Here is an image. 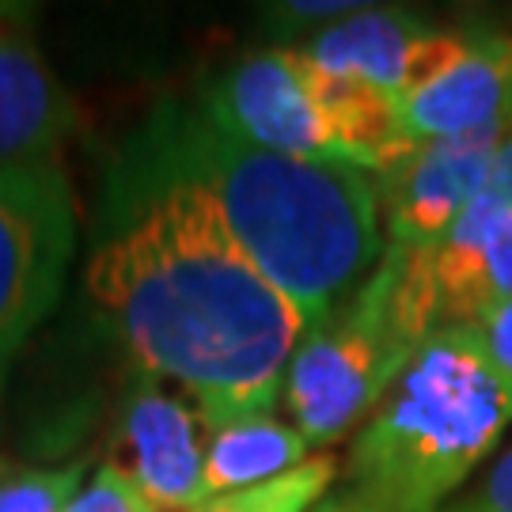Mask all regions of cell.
Segmentation results:
<instances>
[{"mask_svg":"<svg viewBox=\"0 0 512 512\" xmlns=\"http://www.w3.org/2000/svg\"><path fill=\"white\" fill-rule=\"evenodd\" d=\"M84 281L137 368L183 387L209 433L274 410L311 330L179 167L95 247Z\"/></svg>","mask_w":512,"mask_h":512,"instance_id":"6da1fadb","label":"cell"},{"mask_svg":"<svg viewBox=\"0 0 512 512\" xmlns=\"http://www.w3.org/2000/svg\"><path fill=\"white\" fill-rule=\"evenodd\" d=\"M179 167L217 202L239 251L319 327L384 258L380 186L353 164L247 145L209 114L175 133Z\"/></svg>","mask_w":512,"mask_h":512,"instance_id":"7a4b0ae2","label":"cell"},{"mask_svg":"<svg viewBox=\"0 0 512 512\" xmlns=\"http://www.w3.org/2000/svg\"><path fill=\"white\" fill-rule=\"evenodd\" d=\"M512 425V384L471 327L425 338L349 448V490L376 512H437Z\"/></svg>","mask_w":512,"mask_h":512,"instance_id":"3957f363","label":"cell"},{"mask_svg":"<svg viewBox=\"0 0 512 512\" xmlns=\"http://www.w3.org/2000/svg\"><path fill=\"white\" fill-rule=\"evenodd\" d=\"M433 311L406 247L387 243L376 274L296 349L285 376V406L308 444L327 448L368 418L425 338Z\"/></svg>","mask_w":512,"mask_h":512,"instance_id":"277c9868","label":"cell"},{"mask_svg":"<svg viewBox=\"0 0 512 512\" xmlns=\"http://www.w3.org/2000/svg\"><path fill=\"white\" fill-rule=\"evenodd\" d=\"M76 247V202L50 164L0 167V372L50 315Z\"/></svg>","mask_w":512,"mask_h":512,"instance_id":"5b68a950","label":"cell"},{"mask_svg":"<svg viewBox=\"0 0 512 512\" xmlns=\"http://www.w3.org/2000/svg\"><path fill=\"white\" fill-rule=\"evenodd\" d=\"M399 114L414 141H448L512 126V35L433 31Z\"/></svg>","mask_w":512,"mask_h":512,"instance_id":"8992f818","label":"cell"},{"mask_svg":"<svg viewBox=\"0 0 512 512\" xmlns=\"http://www.w3.org/2000/svg\"><path fill=\"white\" fill-rule=\"evenodd\" d=\"M205 114L247 145L342 164L311 84V65L300 50L270 46L239 57L209 92Z\"/></svg>","mask_w":512,"mask_h":512,"instance_id":"52a82bcc","label":"cell"},{"mask_svg":"<svg viewBox=\"0 0 512 512\" xmlns=\"http://www.w3.org/2000/svg\"><path fill=\"white\" fill-rule=\"evenodd\" d=\"M486 129L471 137L418 141L414 152L399 160L380 186V213L391 247H429L456 224L490 186L497 145L509 133Z\"/></svg>","mask_w":512,"mask_h":512,"instance_id":"ba28073f","label":"cell"},{"mask_svg":"<svg viewBox=\"0 0 512 512\" xmlns=\"http://www.w3.org/2000/svg\"><path fill=\"white\" fill-rule=\"evenodd\" d=\"M205 444L209 429L198 410L167 395L156 376L141 372L118 414L110 467L141 490L152 512H186L202 497Z\"/></svg>","mask_w":512,"mask_h":512,"instance_id":"9c48e42d","label":"cell"},{"mask_svg":"<svg viewBox=\"0 0 512 512\" xmlns=\"http://www.w3.org/2000/svg\"><path fill=\"white\" fill-rule=\"evenodd\" d=\"M437 330L475 327L512 300V213L482 194L429 247H410Z\"/></svg>","mask_w":512,"mask_h":512,"instance_id":"30bf717a","label":"cell"},{"mask_svg":"<svg viewBox=\"0 0 512 512\" xmlns=\"http://www.w3.org/2000/svg\"><path fill=\"white\" fill-rule=\"evenodd\" d=\"M76 110L23 27H0V167L50 164Z\"/></svg>","mask_w":512,"mask_h":512,"instance_id":"8fae6325","label":"cell"},{"mask_svg":"<svg viewBox=\"0 0 512 512\" xmlns=\"http://www.w3.org/2000/svg\"><path fill=\"white\" fill-rule=\"evenodd\" d=\"M433 31L437 27H429L425 19L410 16V12L368 8L365 4L353 16L338 19V23L323 27L319 35H311L300 46V54L323 73L361 80V84H372V88L399 99L410 84L421 46L429 42Z\"/></svg>","mask_w":512,"mask_h":512,"instance_id":"7c38bea8","label":"cell"},{"mask_svg":"<svg viewBox=\"0 0 512 512\" xmlns=\"http://www.w3.org/2000/svg\"><path fill=\"white\" fill-rule=\"evenodd\" d=\"M308 448L311 444L300 437V429L277 421L274 414L224 425L217 433H209V444H205L198 505L213 501V497L262 486L270 478H281L285 471H293L308 459Z\"/></svg>","mask_w":512,"mask_h":512,"instance_id":"4fadbf2b","label":"cell"},{"mask_svg":"<svg viewBox=\"0 0 512 512\" xmlns=\"http://www.w3.org/2000/svg\"><path fill=\"white\" fill-rule=\"evenodd\" d=\"M334 478H338V459L323 452V456H308L281 478H270V482L239 490V494L213 497L186 512H311L327 497Z\"/></svg>","mask_w":512,"mask_h":512,"instance_id":"5bb4252c","label":"cell"},{"mask_svg":"<svg viewBox=\"0 0 512 512\" xmlns=\"http://www.w3.org/2000/svg\"><path fill=\"white\" fill-rule=\"evenodd\" d=\"M84 463L57 471L0 467V512H65L80 494Z\"/></svg>","mask_w":512,"mask_h":512,"instance_id":"9a60e30c","label":"cell"},{"mask_svg":"<svg viewBox=\"0 0 512 512\" xmlns=\"http://www.w3.org/2000/svg\"><path fill=\"white\" fill-rule=\"evenodd\" d=\"M65 512H152L141 490L129 482L118 467L103 463L95 478L88 482V490H80L76 501Z\"/></svg>","mask_w":512,"mask_h":512,"instance_id":"2e32d148","label":"cell"},{"mask_svg":"<svg viewBox=\"0 0 512 512\" xmlns=\"http://www.w3.org/2000/svg\"><path fill=\"white\" fill-rule=\"evenodd\" d=\"M471 330L478 334L482 349L490 353V361L497 365V372L512 384V300L501 304V308H494L486 319H478Z\"/></svg>","mask_w":512,"mask_h":512,"instance_id":"e0dca14e","label":"cell"},{"mask_svg":"<svg viewBox=\"0 0 512 512\" xmlns=\"http://www.w3.org/2000/svg\"><path fill=\"white\" fill-rule=\"evenodd\" d=\"M467 501L475 512H512V448L486 471L482 486Z\"/></svg>","mask_w":512,"mask_h":512,"instance_id":"ac0fdd59","label":"cell"},{"mask_svg":"<svg viewBox=\"0 0 512 512\" xmlns=\"http://www.w3.org/2000/svg\"><path fill=\"white\" fill-rule=\"evenodd\" d=\"M357 8H365V4H349V0H319V4H311V0H293V4H277L274 12L277 19H289V23H338V19L353 16Z\"/></svg>","mask_w":512,"mask_h":512,"instance_id":"d6986e66","label":"cell"},{"mask_svg":"<svg viewBox=\"0 0 512 512\" xmlns=\"http://www.w3.org/2000/svg\"><path fill=\"white\" fill-rule=\"evenodd\" d=\"M486 194H494L497 202L512 213V129L501 137V145H497V156H494V167H490V186H486Z\"/></svg>","mask_w":512,"mask_h":512,"instance_id":"ffe728a7","label":"cell"},{"mask_svg":"<svg viewBox=\"0 0 512 512\" xmlns=\"http://www.w3.org/2000/svg\"><path fill=\"white\" fill-rule=\"evenodd\" d=\"M35 8L27 4H12V0H0V27H27Z\"/></svg>","mask_w":512,"mask_h":512,"instance_id":"44dd1931","label":"cell"},{"mask_svg":"<svg viewBox=\"0 0 512 512\" xmlns=\"http://www.w3.org/2000/svg\"><path fill=\"white\" fill-rule=\"evenodd\" d=\"M437 512H475V509H471V501H459L452 509H437Z\"/></svg>","mask_w":512,"mask_h":512,"instance_id":"7402d4cb","label":"cell"}]
</instances>
